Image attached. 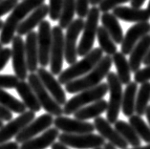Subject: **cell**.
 Masks as SVG:
<instances>
[{
    "label": "cell",
    "instance_id": "1",
    "mask_svg": "<svg viewBox=\"0 0 150 149\" xmlns=\"http://www.w3.org/2000/svg\"><path fill=\"white\" fill-rule=\"evenodd\" d=\"M44 2L45 0H23L21 3H18L4 21V26L0 32V42L3 45L12 42L16 36L14 34L17 31L18 26L25 20L29 13L43 5Z\"/></svg>",
    "mask_w": 150,
    "mask_h": 149
},
{
    "label": "cell",
    "instance_id": "2",
    "mask_svg": "<svg viewBox=\"0 0 150 149\" xmlns=\"http://www.w3.org/2000/svg\"><path fill=\"white\" fill-rule=\"evenodd\" d=\"M112 64L113 60L110 56H103L97 66L87 75L67 83L65 85L66 92L69 94H78L100 85L102 79L107 77V75L110 73Z\"/></svg>",
    "mask_w": 150,
    "mask_h": 149
},
{
    "label": "cell",
    "instance_id": "3",
    "mask_svg": "<svg viewBox=\"0 0 150 149\" xmlns=\"http://www.w3.org/2000/svg\"><path fill=\"white\" fill-rule=\"evenodd\" d=\"M102 57V50L100 48H94L81 60L76 61L75 64L70 65V67L62 71L58 76V81L61 85H66L67 83L87 75L97 66Z\"/></svg>",
    "mask_w": 150,
    "mask_h": 149
},
{
    "label": "cell",
    "instance_id": "4",
    "mask_svg": "<svg viewBox=\"0 0 150 149\" xmlns=\"http://www.w3.org/2000/svg\"><path fill=\"white\" fill-rule=\"evenodd\" d=\"M107 93L108 84L105 82H101L100 85L94 87V88L78 93L76 96L67 100V102L63 105V114L65 116L74 114L80 108L102 100Z\"/></svg>",
    "mask_w": 150,
    "mask_h": 149
},
{
    "label": "cell",
    "instance_id": "5",
    "mask_svg": "<svg viewBox=\"0 0 150 149\" xmlns=\"http://www.w3.org/2000/svg\"><path fill=\"white\" fill-rule=\"evenodd\" d=\"M100 19V11L98 7H92L84 23L83 34L78 45L79 56H85L93 50L95 39L97 37L98 21Z\"/></svg>",
    "mask_w": 150,
    "mask_h": 149
},
{
    "label": "cell",
    "instance_id": "6",
    "mask_svg": "<svg viewBox=\"0 0 150 149\" xmlns=\"http://www.w3.org/2000/svg\"><path fill=\"white\" fill-rule=\"evenodd\" d=\"M106 78H107L108 92L110 96L108 101V108L106 111V119L111 124H115L119 121V114L122 110L123 97L122 83L120 82L118 76L114 72L109 73Z\"/></svg>",
    "mask_w": 150,
    "mask_h": 149
},
{
    "label": "cell",
    "instance_id": "7",
    "mask_svg": "<svg viewBox=\"0 0 150 149\" xmlns=\"http://www.w3.org/2000/svg\"><path fill=\"white\" fill-rule=\"evenodd\" d=\"M28 82L31 85L32 89L34 90L40 105L46 111V113L51 114L52 116H54V117L62 116V114H63V108L50 95L48 90L45 88L42 81H40L38 74L31 73L28 76Z\"/></svg>",
    "mask_w": 150,
    "mask_h": 149
},
{
    "label": "cell",
    "instance_id": "8",
    "mask_svg": "<svg viewBox=\"0 0 150 149\" xmlns=\"http://www.w3.org/2000/svg\"><path fill=\"white\" fill-rule=\"evenodd\" d=\"M58 141L68 147L75 149H96L104 146L105 140L100 135L91 134H67L61 133Z\"/></svg>",
    "mask_w": 150,
    "mask_h": 149
},
{
    "label": "cell",
    "instance_id": "9",
    "mask_svg": "<svg viewBox=\"0 0 150 149\" xmlns=\"http://www.w3.org/2000/svg\"><path fill=\"white\" fill-rule=\"evenodd\" d=\"M53 42L50 56V68L51 73L54 76L60 75L63 66V59H65V45L63 30L58 26L52 29Z\"/></svg>",
    "mask_w": 150,
    "mask_h": 149
},
{
    "label": "cell",
    "instance_id": "10",
    "mask_svg": "<svg viewBox=\"0 0 150 149\" xmlns=\"http://www.w3.org/2000/svg\"><path fill=\"white\" fill-rule=\"evenodd\" d=\"M84 21L82 18H76L67 28L66 35H64L65 45V59L70 65L75 64L78 61V38L84 28Z\"/></svg>",
    "mask_w": 150,
    "mask_h": 149
},
{
    "label": "cell",
    "instance_id": "11",
    "mask_svg": "<svg viewBox=\"0 0 150 149\" xmlns=\"http://www.w3.org/2000/svg\"><path fill=\"white\" fill-rule=\"evenodd\" d=\"M52 27L49 21L43 20L38 26V60L39 65L43 68L50 64L51 48H52L53 35Z\"/></svg>",
    "mask_w": 150,
    "mask_h": 149
},
{
    "label": "cell",
    "instance_id": "12",
    "mask_svg": "<svg viewBox=\"0 0 150 149\" xmlns=\"http://www.w3.org/2000/svg\"><path fill=\"white\" fill-rule=\"evenodd\" d=\"M12 62L14 76L19 81L28 78V67L25 52V42L20 35H16L12 41Z\"/></svg>",
    "mask_w": 150,
    "mask_h": 149
},
{
    "label": "cell",
    "instance_id": "13",
    "mask_svg": "<svg viewBox=\"0 0 150 149\" xmlns=\"http://www.w3.org/2000/svg\"><path fill=\"white\" fill-rule=\"evenodd\" d=\"M35 119V112L26 111L25 113L20 114L14 119L8 121L7 124L0 129V144L8 143L13 137H16Z\"/></svg>",
    "mask_w": 150,
    "mask_h": 149
},
{
    "label": "cell",
    "instance_id": "14",
    "mask_svg": "<svg viewBox=\"0 0 150 149\" xmlns=\"http://www.w3.org/2000/svg\"><path fill=\"white\" fill-rule=\"evenodd\" d=\"M54 116L48 113L43 114L40 117L35 119L16 137V143H24L25 141L35 138L38 134L45 132L50 128L51 125L54 124Z\"/></svg>",
    "mask_w": 150,
    "mask_h": 149
},
{
    "label": "cell",
    "instance_id": "15",
    "mask_svg": "<svg viewBox=\"0 0 150 149\" xmlns=\"http://www.w3.org/2000/svg\"><path fill=\"white\" fill-rule=\"evenodd\" d=\"M54 125L56 128L60 130L63 133L67 134H91L96 128L94 123H91L85 121H79L76 119L68 118L66 116H59L54 118Z\"/></svg>",
    "mask_w": 150,
    "mask_h": 149
},
{
    "label": "cell",
    "instance_id": "16",
    "mask_svg": "<svg viewBox=\"0 0 150 149\" xmlns=\"http://www.w3.org/2000/svg\"><path fill=\"white\" fill-rule=\"evenodd\" d=\"M94 126L97 131L100 133V135L103 138L104 140L108 141L109 143L113 144L117 148L120 149H127L128 144L127 141L123 139L119 134L115 128H113L111 123L107 119L98 117L94 119Z\"/></svg>",
    "mask_w": 150,
    "mask_h": 149
},
{
    "label": "cell",
    "instance_id": "17",
    "mask_svg": "<svg viewBox=\"0 0 150 149\" xmlns=\"http://www.w3.org/2000/svg\"><path fill=\"white\" fill-rule=\"evenodd\" d=\"M38 76L39 77L40 81H42L43 85L48 90L50 95L54 97V100L59 105H64L67 102L66 94L65 91L62 88L60 82L58 79L54 78V76L47 69L40 67L38 70Z\"/></svg>",
    "mask_w": 150,
    "mask_h": 149
},
{
    "label": "cell",
    "instance_id": "18",
    "mask_svg": "<svg viewBox=\"0 0 150 149\" xmlns=\"http://www.w3.org/2000/svg\"><path fill=\"white\" fill-rule=\"evenodd\" d=\"M150 32V23L149 22H142L136 23L132 27L128 29L123 40L120 46V51L123 54H130L134 47L137 43Z\"/></svg>",
    "mask_w": 150,
    "mask_h": 149
},
{
    "label": "cell",
    "instance_id": "19",
    "mask_svg": "<svg viewBox=\"0 0 150 149\" xmlns=\"http://www.w3.org/2000/svg\"><path fill=\"white\" fill-rule=\"evenodd\" d=\"M114 16L122 21L125 22H148L150 20V13L147 10L144 9H138L133 7H126V6H119L113 10L112 13Z\"/></svg>",
    "mask_w": 150,
    "mask_h": 149
},
{
    "label": "cell",
    "instance_id": "20",
    "mask_svg": "<svg viewBox=\"0 0 150 149\" xmlns=\"http://www.w3.org/2000/svg\"><path fill=\"white\" fill-rule=\"evenodd\" d=\"M47 16H49V6L43 4L32 12L30 16L25 18V20L18 26L16 31L17 35L22 36L30 34L36 26H39Z\"/></svg>",
    "mask_w": 150,
    "mask_h": 149
},
{
    "label": "cell",
    "instance_id": "21",
    "mask_svg": "<svg viewBox=\"0 0 150 149\" xmlns=\"http://www.w3.org/2000/svg\"><path fill=\"white\" fill-rule=\"evenodd\" d=\"M58 136H59V130L56 127L49 128L40 136L25 141L19 149H46L47 147L52 146L54 143H56L54 141L58 139Z\"/></svg>",
    "mask_w": 150,
    "mask_h": 149
},
{
    "label": "cell",
    "instance_id": "22",
    "mask_svg": "<svg viewBox=\"0 0 150 149\" xmlns=\"http://www.w3.org/2000/svg\"><path fill=\"white\" fill-rule=\"evenodd\" d=\"M150 51V35L144 36L140 41L137 43V45L134 47L132 52L129 56V64L131 71L136 73L140 70L142 63H144V60Z\"/></svg>",
    "mask_w": 150,
    "mask_h": 149
},
{
    "label": "cell",
    "instance_id": "23",
    "mask_svg": "<svg viewBox=\"0 0 150 149\" xmlns=\"http://www.w3.org/2000/svg\"><path fill=\"white\" fill-rule=\"evenodd\" d=\"M25 52H26L28 71L31 73L38 72L39 64L38 32L33 31L27 35L25 40Z\"/></svg>",
    "mask_w": 150,
    "mask_h": 149
},
{
    "label": "cell",
    "instance_id": "24",
    "mask_svg": "<svg viewBox=\"0 0 150 149\" xmlns=\"http://www.w3.org/2000/svg\"><path fill=\"white\" fill-rule=\"evenodd\" d=\"M100 21L102 27L108 32V34L111 35L116 44H122L124 35L118 18L113 13H103L100 16Z\"/></svg>",
    "mask_w": 150,
    "mask_h": 149
},
{
    "label": "cell",
    "instance_id": "25",
    "mask_svg": "<svg viewBox=\"0 0 150 149\" xmlns=\"http://www.w3.org/2000/svg\"><path fill=\"white\" fill-rule=\"evenodd\" d=\"M16 89L17 94L22 100L23 103L25 104V106L29 110L35 112V113L40 111L41 105H40L38 97H36L34 90L32 89L31 85L29 84V82H26L25 81H20Z\"/></svg>",
    "mask_w": 150,
    "mask_h": 149
},
{
    "label": "cell",
    "instance_id": "26",
    "mask_svg": "<svg viewBox=\"0 0 150 149\" xmlns=\"http://www.w3.org/2000/svg\"><path fill=\"white\" fill-rule=\"evenodd\" d=\"M108 102L103 99L98 100L90 105H87L85 107L80 108L74 113V118L79 121H87L90 119H97L100 117L102 113L107 111Z\"/></svg>",
    "mask_w": 150,
    "mask_h": 149
},
{
    "label": "cell",
    "instance_id": "27",
    "mask_svg": "<svg viewBox=\"0 0 150 149\" xmlns=\"http://www.w3.org/2000/svg\"><path fill=\"white\" fill-rule=\"evenodd\" d=\"M138 83L131 81L127 84L123 92L122 111L124 116L130 118L135 113V107H136V100L138 94Z\"/></svg>",
    "mask_w": 150,
    "mask_h": 149
},
{
    "label": "cell",
    "instance_id": "28",
    "mask_svg": "<svg viewBox=\"0 0 150 149\" xmlns=\"http://www.w3.org/2000/svg\"><path fill=\"white\" fill-rule=\"evenodd\" d=\"M113 64L115 65L117 70V76L122 84H129L131 82V68L129 61L126 59L125 54L122 52H117L112 56Z\"/></svg>",
    "mask_w": 150,
    "mask_h": 149
},
{
    "label": "cell",
    "instance_id": "29",
    "mask_svg": "<svg viewBox=\"0 0 150 149\" xmlns=\"http://www.w3.org/2000/svg\"><path fill=\"white\" fill-rule=\"evenodd\" d=\"M114 125H115V129L127 141L128 144H130L132 147L141 146L142 141L140 139V137L138 136L136 131L133 129V127L129 123L125 122L124 121H122V119H119Z\"/></svg>",
    "mask_w": 150,
    "mask_h": 149
},
{
    "label": "cell",
    "instance_id": "30",
    "mask_svg": "<svg viewBox=\"0 0 150 149\" xmlns=\"http://www.w3.org/2000/svg\"><path fill=\"white\" fill-rule=\"evenodd\" d=\"M0 105L7 108L11 112H14L17 114H23L26 112V106L23 103V101H20L11 95L5 90L0 88Z\"/></svg>",
    "mask_w": 150,
    "mask_h": 149
},
{
    "label": "cell",
    "instance_id": "31",
    "mask_svg": "<svg viewBox=\"0 0 150 149\" xmlns=\"http://www.w3.org/2000/svg\"><path fill=\"white\" fill-rule=\"evenodd\" d=\"M150 102V82L142 83L138 90L135 113L139 116L145 115L146 109Z\"/></svg>",
    "mask_w": 150,
    "mask_h": 149
},
{
    "label": "cell",
    "instance_id": "32",
    "mask_svg": "<svg viewBox=\"0 0 150 149\" xmlns=\"http://www.w3.org/2000/svg\"><path fill=\"white\" fill-rule=\"evenodd\" d=\"M97 38L98 41V45H100V48L107 56H114L117 53V44L113 40L111 35L108 34V32L102 26L98 27V29Z\"/></svg>",
    "mask_w": 150,
    "mask_h": 149
},
{
    "label": "cell",
    "instance_id": "33",
    "mask_svg": "<svg viewBox=\"0 0 150 149\" xmlns=\"http://www.w3.org/2000/svg\"><path fill=\"white\" fill-rule=\"evenodd\" d=\"M76 13V0H64L63 1V8L59 20H58V26L62 30L67 29L74 21V16Z\"/></svg>",
    "mask_w": 150,
    "mask_h": 149
},
{
    "label": "cell",
    "instance_id": "34",
    "mask_svg": "<svg viewBox=\"0 0 150 149\" xmlns=\"http://www.w3.org/2000/svg\"><path fill=\"white\" fill-rule=\"evenodd\" d=\"M129 124L133 127L141 140L145 141L146 143H150V126L146 124V122L141 116H131L129 118Z\"/></svg>",
    "mask_w": 150,
    "mask_h": 149
},
{
    "label": "cell",
    "instance_id": "35",
    "mask_svg": "<svg viewBox=\"0 0 150 149\" xmlns=\"http://www.w3.org/2000/svg\"><path fill=\"white\" fill-rule=\"evenodd\" d=\"M64 0H50L49 2V16L51 20H59Z\"/></svg>",
    "mask_w": 150,
    "mask_h": 149
},
{
    "label": "cell",
    "instance_id": "36",
    "mask_svg": "<svg viewBox=\"0 0 150 149\" xmlns=\"http://www.w3.org/2000/svg\"><path fill=\"white\" fill-rule=\"evenodd\" d=\"M19 79L13 75H0V88L1 89H13L16 88L19 83Z\"/></svg>",
    "mask_w": 150,
    "mask_h": 149
},
{
    "label": "cell",
    "instance_id": "37",
    "mask_svg": "<svg viewBox=\"0 0 150 149\" xmlns=\"http://www.w3.org/2000/svg\"><path fill=\"white\" fill-rule=\"evenodd\" d=\"M130 1L131 0H102L100 6H98V9H100V11L102 13H109L110 10H114L120 5L130 2Z\"/></svg>",
    "mask_w": 150,
    "mask_h": 149
},
{
    "label": "cell",
    "instance_id": "38",
    "mask_svg": "<svg viewBox=\"0 0 150 149\" xmlns=\"http://www.w3.org/2000/svg\"><path fill=\"white\" fill-rule=\"evenodd\" d=\"M76 14L79 18H85L88 16V13L90 11L89 5L90 0H76Z\"/></svg>",
    "mask_w": 150,
    "mask_h": 149
},
{
    "label": "cell",
    "instance_id": "39",
    "mask_svg": "<svg viewBox=\"0 0 150 149\" xmlns=\"http://www.w3.org/2000/svg\"><path fill=\"white\" fill-rule=\"evenodd\" d=\"M134 79L136 83H142L149 82L150 81V65L145 66L144 69H140L138 72L135 73L134 75Z\"/></svg>",
    "mask_w": 150,
    "mask_h": 149
},
{
    "label": "cell",
    "instance_id": "40",
    "mask_svg": "<svg viewBox=\"0 0 150 149\" xmlns=\"http://www.w3.org/2000/svg\"><path fill=\"white\" fill-rule=\"evenodd\" d=\"M18 5V0H2L0 1V17L5 16Z\"/></svg>",
    "mask_w": 150,
    "mask_h": 149
},
{
    "label": "cell",
    "instance_id": "41",
    "mask_svg": "<svg viewBox=\"0 0 150 149\" xmlns=\"http://www.w3.org/2000/svg\"><path fill=\"white\" fill-rule=\"evenodd\" d=\"M10 59H12V49L3 48L0 51V71L5 68Z\"/></svg>",
    "mask_w": 150,
    "mask_h": 149
},
{
    "label": "cell",
    "instance_id": "42",
    "mask_svg": "<svg viewBox=\"0 0 150 149\" xmlns=\"http://www.w3.org/2000/svg\"><path fill=\"white\" fill-rule=\"evenodd\" d=\"M12 119H13L12 112L8 110L7 108L3 107L2 105H0V119L10 121H12Z\"/></svg>",
    "mask_w": 150,
    "mask_h": 149
},
{
    "label": "cell",
    "instance_id": "43",
    "mask_svg": "<svg viewBox=\"0 0 150 149\" xmlns=\"http://www.w3.org/2000/svg\"><path fill=\"white\" fill-rule=\"evenodd\" d=\"M19 145L16 141H8V143L0 144V149H19Z\"/></svg>",
    "mask_w": 150,
    "mask_h": 149
},
{
    "label": "cell",
    "instance_id": "44",
    "mask_svg": "<svg viewBox=\"0 0 150 149\" xmlns=\"http://www.w3.org/2000/svg\"><path fill=\"white\" fill-rule=\"evenodd\" d=\"M145 0H131L130 3H131V7L133 8H138L140 9L141 7L144 4Z\"/></svg>",
    "mask_w": 150,
    "mask_h": 149
},
{
    "label": "cell",
    "instance_id": "45",
    "mask_svg": "<svg viewBox=\"0 0 150 149\" xmlns=\"http://www.w3.org/2000/svg\"><path fill=\"white\" fill-rule=\"evenodd\" d=\"M52 149H69V148L65 144L61 143L60 141H56V143H54L52 144Z\"/></svg>",
    "mask_w": 150,
    "mask_h": 149
},
{
    "label": "cell",
    "instance_id": "46",
    "mask_svg": "<svg viewBox=\"0 0 150 149\" xmlns=\"http://www.w3.org/2000/svg\"><path fill=\"white\" fill-rule=\"evenodd\" d=\"M145 116H146V119H147V121H148V123H149V126H150V105H148L147 109H146Z\"/></svg>",
    "mask_w": 150,
    "mask_h": 149
},
{
    "label": "cell",
    "instance_id": "47",
    "mask_svg": "<svg viewBox=\"0 0 150 149\" xmlns=\"http://www.w3.org/2000/svg\"><path fill=\"white\" fill-rule=\"evenodd\" d=\"M144 64L145 65V66H147V65H150V51H149L148 54L146 56V57H145L144 60Z\"/></svg>",
    "mask_w": 150,
    "mask_h": 149
},
{
    "label": "cell",
    "instance_id": "48",
    "mask_svg": "<svg viewBox=\"0 0 150 149\" xmlns=\"http://www.w3.org/2000/svg\"><path fill=\"white\" fill-rule=\"evenodd\" d=\"M102 0H90V5H92L93 7H96L97 5H100Z\"/></svg>",
    "mask_w": 150,
    "mask_h": 149
},
{
    "label": "cell",
    "instance_id": "49",
    "mask_svg": "<svg viewBox=\"0 0 150 149\" xmlns=\"http://www.w3.org/2000/svg\"><path fill=\"white\" fill-rule=\"evenodd\" d=\"M103 149H117V147H116V146H114V145H113V144L107 143H105V144H104Z\"/></svg>",
    "mask_w": 150,
    "mask_h": 149
},
{
    "label": "cell",
    "instance_id": "50",
    "mask_svg": "<svg viewBox=\"0 0 150 149\" xmlns=\"http://www.w3.org/2000/svg\"><path fill=\"white\" fill-rule=\"evenodd\" d=\"M127 149H150V143H147L144 146H138V147H133V148H127Z\"/></svg>",
    "mask_w": 150,
    "mask_h": 149
},
{
    "label": "cell",
    "instance_id": "51",
    "mask_svg": "<svg viewBox=\"0 0 150 149\" xmlns=\"http://www.w3.org/2000/svg\"><path fill=\"white\" fill-rule=\"evenodd\" d=\"M3 26H4V21H2L1 19H0V31L2 30Z\"/></svg>",
    "mask_w": 150,
    "mask_h": 149
},
{
    "label": "cell",
    "instance_id": "52",
    "mask_svg": "<svg viewBox=\"0 0 150 149\" xmlns=\"http://www.w3.org/2000/svg\"><path fill=\"white\" fill-rule=\"evenodd\" d=\"M4 125H5V124L3 123V121H2V119H0V129H1Z\"/></svg>",
    "mask_w": 150,
    "mask_h": 149
},
{
    "label": "cell",
    "instance_id": "53",
    "mask_svg": "<svg viewBox=\"0 0 150 149\" xmlns=\"http://www.w3.org/2000/svg\"><path fill=\"white\" fill-rule=\"evenodd\" d=\"M148 11V13H150V0H149V2H148V5H147V9H146Z\"/></svg>",
    "mask_w": 150,
    "mask_h": 149
},
{
    "label": "cell",
    "instance_id": "54",
    "mask_svg": "<svg viewBox=\"0 0 150 149\" xmlns=\"http://www.w3.org/2000/svg\"><path fill=\"white\" fill-rule=\"evenodd\" d=\"M2 46H3V44H2L1 42H0V51H1V50L3 49V48H2Z\"/></svg>",
    "mask_w": 150,
    "mask_h": 149
},
{
    "label": "cell",
    "instance_id": "55",
    "mask_svg": "<svg viewBox=\"0 0 150 149\" xmlns=\"http://www.w3.org/2000/svg\"><path fill=\"white\" fill-rule=\"evenodd\" d=\"M96 149H103V148H101V147H98V148H96Z\"/></svg>",
    "mask_w": 150,
    "mask_h": 149
},
{
    "label": "cell",
    "instance_id": "56",
    "mask_svg": "<svg viewBox=\"0 0 150 149\" xmlns=\"http://www.w3.org/2000/svg\"><path fill=\"white\" fill-rule=\"evenodd\" d=\"M0 1H2V0H0Z\"/></svg>",
    "mask_w": 150,
    "mask_h": 149
}]
</instances>
